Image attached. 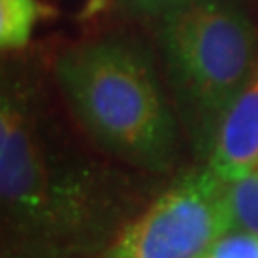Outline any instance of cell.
Returning <instances> with one entry per match:
<instances>
[{"mask_svg":"<svg viewBox=\"0 0 258 258\" xmlns=\"http://www.w3.org/2000/svg\"><path fill=\"white\" fill-rule=\"evenodd\" d=\"M55 79L77 120L103 149L149 172L176 157V122L149 55L128 40H98L59 55Z\"/></svg>","mask_w":258,"mask_h":258,"instance_id":"cell-1","label":"cell"},{"mask_svg":"<svg viewBox=\"0 0 258 258\" xmlns=\"http://www.w3.org/2000/svg\"><path fill=\"white\" fill-rule=\"evenodd\" d=\"M0 191L10 226L31 241L65 245L102 233L113 203L98 174L57 161L31 94L6 88L0 109Z\"/></svg>","mask_w":258,"mask_h":258,"instance_id":"cell-2","label":"cell"},{"mask_svg":"<svg viewBox=\"0 0 258 258\" xmlns=\"http://www.w3.org/2000/svg\"><path fill=\"white\" fill-rule=\"evenodd\" d=\"M254 27L231 0H191L165 16L163 48L176 103L211 151L224 115L250 83Z\"/></svg>","mask_w":258,"mask_h":258,"instance_id":"cell-3","label":"cell"},{"mask_svg":"<svg viewBox=\"0 0 258 258\" xmlns=\"http://www.w3.org/2000/svg\"><path fill=\"white\" fill-rule=\"evenodd\" d=\"M231 230L230 184L205 166L170 185L103 258H205Z\"/></svg>","mask_w":258,"mask_h":258,"instance_id":"cell-4","label":"cell"},{"mask_svg":"<svg viewBox=\"0 0 258 258\" xmlns=\"http://www.w3.org/2000/svg\"><path fill=\"white\" fill-rule=\"evenodd\" d=\"M258 166V77L224 115L209 151V168L224 182H237Z\"/></svg>","mask_w":258,"mask_h":258,"instance_id":"cell-5","label":"cell"},{"mask_svg":"<svg viewBox=\"0 0 258 258\" xmlns=\"http://www.w3.org/2000/svg\"><path fill=\"white\" fill-rule=\"evenodd\" d=\"M40 14L37 0H0V44L4 50L25 46Z\"/></svg>","mask_w":258,"mask_h":258,"instance_id":"cell-6","label":"cell"},{"mask_svg":"<svg viewBox=\"0 0 258 258\" xmlns=\"http://www.w3.org/2000/svg\"><path fill=\"white\" fill-rule=\"evenodd\" d=\"M233 226L258 237V170L230 184Z\"/></svg>","mask_w":258,"mask_h":258,"instance_id":"cell-7","label":"cell"},{"mask_svg":"<svg viewBox=\"0 0 258 258\" xmlns=\"http://www.w3.org/2000/svg\"><path fill=\"white\" fill-rule=\"evenodd\" d=\"M209 258H258V237L247 231L226 233L214 243Z\"/></svg>","mask_w":258,"mask_h":258,"instance_id":"cell-8","label":"cell"},{"mask_svg":"<svg viewBox=\"0 0 258 258\" xmlns=\"http://www.w3.org/2000/svg\"><path fill=\"white\" fill-rule=\"evenodd\" d=\"M132 8L140 10L144 14L159 16V14H170L174 10L182 8L185 4H189L191 0H126Z\"/></svg>","mask_w":258,"mask_h":258,"instance_id":"cell-9","label":"cell"},{"mask_svg":"<svg viewBox=\"0 0 258 258\" xmlns=\"http://www.w3.org/2000/svg\"><path fill=\"white\" fill-rule=\"evenodd\" d=\"M205 258H209V256H205Z\"/></svg>","mask_w":258,"mask_h":258,"instance_id":"cell-10","label":"cell"}]
</instances>
